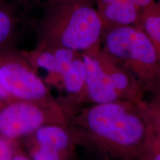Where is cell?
Segmentation results:
<instances>
[{"label": "cell", "instance_id": "cell-17", "mask_svg": "<svg viewBox=\"0 0 160 160\" xmlns=\"http://www.w3.org/2000/svg\"><path fill=\"white\" fill-rule=\"evenodd\" d=\"M21 1L27 5H42L45 8L46 6L53 5V4L74 2H93V0H21Z\"/></svg>", "mask_w": 160, "mask_h": 160}, {"label": "cell", "instance_id": "cell-9", "mask_svg": "<svg viewBox=\"0 0 160 160\" xmlns=\"http://www.w3.org/2000/svg\"><path fill=\"white\" fill-rule=\"evenodd\" d=\"M94 56L121 100L136 104L145 99V92L131 72L100 48Z\"/></svg>", "mask_w": 160, "mask_h": 160}, {"label": "cell", "instance_id": "cell-6", "mask_svg": "<svg viewBox=\"0 0 160 160\" xmlns=\"http://www.w3.org/2000/svg\"><path fill=\"white\" fill-rule=\"evenodd\" d=\"M31 160H77V141L68 124H48L19 141Z\"/></svg>", "mask_w": 160, "mask_h": 160}, {"label": "cell", "instance_id": "cell-5", "mask_svg": "<svg viewBox=\"0 0 160 160\" xmlns=\"http://www.w3.org/2000/svg\"><path fill=\"white\" fill-rule=\"evenodd\" d=\"M68 123L61 105L47 107L14 99L0 102V135L11 142L19 141L41 126Z\"/></svg>", "mask_w": 160, "mask_h": 160}, {"label": "cell", "instance_id": "cell-22", "mask_svg": "<svg viewBox=\"0 0 160 160\" xmlns=\"http://www.w3.org/2000/svg\"><path fill=\"white\" fill-rule=\"evenodd\" d=\"M120 1V0H95V2L97 4V5H105V4H108L113 2Z\"/></svg>", "mask_w": 160, "mask_h": 160}, {"label": "cell", "instance_id": "cell-21", "mask_svg": "<svg viewBox=\"0 0 160 160\" xmlns=\"http://www.w3.org/2000/svg\"><path fill=\"white\" fill-rule=\"evenodd\" d=\"M11 99H11V98L9 97L8 94L4 91V89L2 88L1 85H0V102H2L8 101V100Z\"/></svg>", "mask_w": 160, "mask_h": 160}, {"label": "cell", "instance_id": "cell-12", "mask_svg": "<svg viewBox=\"0 0 160 160\" xmlns=\"http://www.w3.org/2000/svg\"><path fill=\"white\" fill-rule=\"evenodd\" d=\"M21 22L19 12L5 0L0 2V51L13 47Z\"/></svg>", "mask_w": 160, "mask_h": 160}, {"label": "cell", "instance_id": "cell-14", "mask_svg": "<svg viewBox=\"0 0 160 160\" xmlns=\"http://www.w3.org/2000/svg\"><path fill=\"white\" fill-rule=\"evenodd\" d=\"M149 93L151 97L144 99L142 107L153 131L160 133V84Z\"/></svg>", "mask_w": 160, "mask_h": 160}, {"label": "cell", "instance_id": "cell-19", "mask_svg": "<svg viewBox=\"0 0 160 160\" xmlns=\"http://www.w3.org/2000/svg\"><path fill=\"white\" fill-rule=\"evenodd\" d=\"M129 1L139 7L142 10L148 8L157 2L156 0H129Z\"/></svg>", "mask_w": 160, "mask_h": 160}, {"label": "cell", "instance_id": "cell-16", "mask_svg": "<svg viewBox=\"0 0 160 160\" xmlns=\"http://www.w3.org/2000/svg\"><path fill=\"white\" fill-rule=\"evenodd\" d=\"M14 142L5 139L0 135V160H11L13 152Z\"/></svg>", "mask_w": 160, "mask_h": 160}, {"label": "cell", "instance_id": "cell-18", "mask_svg": "<svg viewBox=\"0 0 160 160\" xmlns=\"http://www.w3.org/2000/svg\"><path fill=\"white\" fill-rule=\"evenodd\" d=\"M11 160H31L20 145L19 142H14L13 152Z\"/></svg>", "mask_w": 160, "mask_h": 160}, {"label": "cell", "instance_id": "cell-11", "mask_svg": "<svg viewBox=\"0 0 160 160\" xmlns=\"http://www.w3.org/2000/svg\"><path fill=\"white\" fill-rule=\"evenodd\" d=\"M101 19L104 30L125 27L139 26L142 10L129 0H120L96 8Z\"/></svg>", "mask_w": 160, "mask_h": 160}, {"label": "cell", "instance_id": "cell-24", "mask_svg": "<svg viewBox=\"0 0 160 160\" xmlns=\"http://www.w3.org/2000/svg\"><path fill=\"white\" fill-rule=\"evenodd\" d=\"M2 1H5V0H0V2H2Z\"/></svg>", "mask_w": 160, "mask_h": 160}, {"label": "cell", "instance_id": "cell-8", "mask_svg": "<svg viewBox=\"0 0 160 160\" xmlns=\"http://www.w3.org/2000/svg\"><path fill=\"white\" fill-rule=\"evenodd\" d=\"M24 57L35 70L48 71L45 82L54 85L59 75L71 62L81 53L57 45L38 43L31 51H21Z\"/></svg>", "mask_w": 160, "mask_h": 160}, {"label": "cell", "instance_id": "cell-2", "mask_svg": "<svg viewBox=\"0 0 160 160\" xmlns=\"http://www.w3.org/2000/svg\"><path fill=\"white\" fill-rule=\"evenodd\" d=\"M39 42L94 55L102 45L103 26L91 2L53 4L44 8Z\"/></svg>", "mask_w": 160, "mask_h": 160}, {"label": "cell", "instance_id": "cell-4", "mask_svg": "<svg viewBox=\"0 0 160 160\" xmlns=\"http://www.w3.org/2000/svg\"><path fill=\"white\" fill-rule=\"evenodd\" d=\"M0 85L14 100L47 107L60 106L37 70L15 48L0 51Z\"/></svg>", "mask_w": 160, "mask_h": 160}, {"label": "cell", "instance_id": "cell-13", "mask_svg": "<svg viewBox=\"0 0 160 160\" xmlns=\"http://www.w3.org/2000/svg\"><path fill=\"white\" fill-rule=\"evenodd\" d=\"M139 26L151 39L160 62V3L142 10Z\"/></svg>", "mask_w": 160, "mask_h": 160}, {"label": "cell", "instance_id": "cell-3", "mask_svg": "<svg viewBox=\"0 0 160 160\" xmlns=\"http://www.w3.org/2000/svg\"><path fill=\"white\" fill-rule=\"evenodd\" d=\"M101 48L133 75L144 92L160 84V62L153 43L139 26L103 31Z\"/></svg>", "mask_w": 160, "mask_h": 160}, {"label": "cell", "instance_id": "cell-10", "mask_svg": "<svg viewBox=\"0 0 160 160\" xmlns=\"http://www.w3.org/2000/svg\"><path fill=\"white\" fill-rule=\"evenodd\" d=\"M85 65L87 101L102 104L121 100L94 55L82 53Z\"/></svg>", "mask_w": 160, "mask_h": 160}, {"label": "cell", "instance_id": "cell-23", "mask_svg": "<svg viewBox=\"0 0 160 160\" xmlns=\"http://www.w3.org/2000/svg\"><path fill=\"white\" fill-rule=\"evenodd\" d=\"M156 1L157 2H159V3H160V0H156Z\"/></svg>", "mask_w": 160, "mask_h": 160}, {"label": "cell", "instance_id": "cell-7", "mask_svg": "<svg viewBox=\"0 0 160 160\" xmlns=\"http://www.w3.org/2000/svg\"><path fill=\"white\" fill-rule=\"evenodd\" d=\"M54 85L67 93L57 100L69 119L79 110L81 104L88 102L85 65L81 53L63 70Z\"/></svg>", "mask_w": 160, "mask_h": 160}, {"label": "cell", "instance_id": "cell-15", "mask_svg": "<svg viewBox=\"0 0 160 160\" xmlns=\"http://www.w3.org/2000/svg\"><path fill=\"white\" fill-rule=\"evenodd\" d=\"M139 160H160V133L152 131Z\"/></svg>", "mask_w": 160, "mask_h": 160}, {"label": "cell", "instance_id": "cell-20", "mask_svg": "<svg viewBox=\"0 0 160 160\" xmlns=\"http://www.w3.org/2000/svg\"><path fill=\"white\" fill-rule=\"evenodd\" d=\"M77 160H109V159H104V158L96 157V156L85 153H84V155L82 156V157H79V154H78Z\"/></svg>", "mask_w": 160, "mask_h": 160}, {"label": "cell", "instance_id": "cell-1", "mask_svg": "<svg viewBox=\"0 0 160 160\" xmlns=\"http://www.w3.org/2000/svg\"><path fill=\"white\" fill-rule=\"evenodd\" d=\"M142 102L117 100L78 110L68 123L78 146L106 159L139 160L153 131Z\"/></svg>", "mask_w": 160, "mask_h": 160}]
</instances>
